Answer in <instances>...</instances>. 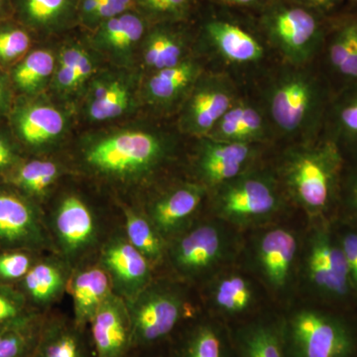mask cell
<instances>
[{
  "instance_id": "d4e9b609",
  "label": "cell",
  "mask_w": 357,
  "mask_h": 357,
  "mask_svg": "<svg viewBox=\"0 0 357 357\" xmlns=\"http://www.w3.org/2000/svg\"><path fill=\"white\" fill-rule=\"evenodd\" d=\"M79 0H11L13 18L33 35L50 36L77 22Z\"/></svg>"
},
{
  "instance_id": "f35d334b",
  "label": "cell",
  "mask_w": 357,
  "mask_h": 357,
  "mask_svg": "<svg viewBox=\"0 0 357 357\" xmlns=\"http://www.w3.org/2000/svg\"><path fill=\"white\" fill-rule=\"evenodd\" d=\"M43 253L27 249L0 250V282L16 286Z\"/></svg>"
},
{
  "instance_id": "2e32d148",
  "label": "cell",
  "mask_w": 357,
  "mask_h": 357,
  "mask_svg": "<svg viewBox=\"0 0 357 357\" xmlns=\"http://www.w3.org/2000/svg\"><path fill=\"white\" fill-rule=\"evenodd\" d=\"M96 261L109 275L115 295L126 303L142 292L158 274L151 263L129 243L121 225L103 244Z\"/></svg>"
},
{
  "instance_id": "5bb4252c",
  "label": "cell",
  "mask_w": 357,
  "mask_h": 357,
  "mask_svg": "<svg viewBox=\"0 0 357 357\" xmlns=\"http://www.w3.org/2000/svg\"><path fill=\"white\" fill-rule=\"evenodd\" d=\"M237 100L229 77L204 73L180 107L178 128L188 135L206 137Z\"/></svg>"
},
{
  "instance_id": "8d00e7d4",
  "label": "cell",
  "mask_w": 357,
  "mask_h": 357,
  "mask_svg": "<svg viewBox=\"0 0 357 357\" xmlns=\"http://www.w3.org/2000/svg\"><path fill=\"white\" fill-rule=\"evenodd\" d=\"M328 54L338 73L357 79V24L347 25L335 35Z\"/></svg>"
},
{
  "instance_id": "836d02e7",
  "label": "cell",
  "mask_w": 357,
  "mask_h": 357,
  "mask_svg": "<svg viewBox=\"0 0 357 357\" xmlns=\"http://www.w3.org/2000/svg\"><path fill=\"white\" fill-rule=\"evenodd\" d=\"M45 314L0 330V357H31L38 342Z\"/></svg>"
},
{
  "instance_id": "6da1fadb",
  "label": "cell",
  "mask_w": 357,
  "mask_h": 357,
  "mask_svg": "<svg viewBox=\"0 0 357 357\" xmlns=\"http://www.w3.org/2000/svg\"><path fill=\"white\" fill-rule=\"evenodd\" d=\"M175 151V141L159 129L129 124L86 133L67 162L73 175L109 192L110 198L139 204Z\"/></svg>"
},
{
  "instance_id": "e0dca14e",
  "label": "cell",
  "mask_w": 357,
  "mask_h": 357,
  "mask_svg": "<svg viewBox=\"0 0 357 357\" xmlns=\"http://www.w3.org/2000/svg\"><path fill=\"white\" fill-rule=\"evenodd\" d=\"M102 61L89 43L70 40L61 45L49 88L53 100L67 109H76L89 82L102 69Z\"/></svg>"
},
{
  "instance_id": "7a4b0ae2",
  "label": "cell",
  "mask_w": 357,
  "mask_h": 357,
  "mask_svg": "<svg viewBox=\"0 0 357 357\" xmlns=\"http://www.w3.org/2000/svg\"><path fill=\"white\" fill-rule=\"evenodd\" d=\"M64 182L43 206L45 223L56 255L70 269L93 262L121 225L119 206L105 208L76 185Z\"/></svg>"
},
{
  "instance_id": "ee69618b",
  "label": "cell",
  "mask_w": 357,
  "mask_h": 357,
  "mask_svg": "<svg viewBox=\"0 0 357 357\" xmlns=\"http://www.w3.org/2000/svg\"><path fill=\"white\" fill-rule=\"evenodd\" d=\"M338 241L347 259L351 294H356L357 297V230L344 232Z\"/></svg>"
},
{
  "instance_id": "603a6c76",
  "label": "cell",
  "mask_w": 357,
  "mask_h": 357,
  "mask_svg": "<svg viewBox=\"0 0 357 357\" xmlns=\"http://www.w3.org/2000/svg\"><path fill=\"white\" fill-rule=\"evenodd\" d=\"M95 357H126L132 351V331L126 301L112 294L89 324Z\"/></svg>"
},
{
  "instance_id": "ffe728a7",
  "label": "cell",
  "mask_w": 357,
  "mask_h": 357,
  "mask_svg": "<svg viewBox=\"0 0 357 357\" xmlns=\"http://www.w3.org/2000/svg\"><path fill=\"white\" fill-rule=\"evenodd\" d=\"M72 273L73 270L60 256L46 252L14 287L22 294L33 311L46 314L68 293Z\"/></svg>"
},
{
  "instance_id": "ac0fdd59",
  "label": "cell",
  "mask_w": 357,
  "mask_h": 357,
  "mask_svg": "<svg viewBox=\"0 0 357 357\" xmlns=\"http://www.w3.org/2000/svg\"><path fill=\"white\" fill-rule=\"evenodd\" d=\"M148 20L136 9L100 23L93 29L89 44L110 66L137 69L139 52L146 34Z\"/></svg>"
},
{
  "instance_id": "c3c4849f",
  "label": "cell",
  "mask_w": 357,
  "mask_h": 357,
  "mask_svg": "<svg viewBox=\"0 0 357 357\" xmlns=\"http://www.w3.org/2000/svg\"><path fill=\"white\" fill-rule=\"evenodd\" d=\"M349 201L352 210L357 215V175L352 178L349 188Z\"/></svg>"
},
{
  "instance_id": "30bf717a",
  "label": "cell",
  "mask_w": 357,
  "mask_h": 357,
  "mask_svg": "<svg viewBox=\"0 0 357 357\" xmlns=\"http://www.w3.org/2000/svg\"><path fill=\"white\" fill-rule=\"evenodd\" d=\"M295 357H351L356 337L342 319L314 309L294 312L286 326Z\"/></svg>"
},
{
  "instance_id": "9a60e30c",
  "label": "cell",
  "mask_w": 357,
  "mask_h": 357,
  "mask_svg": "<svg viewBox=\"0 0 357 357\" xmlns=\"http://www.w3.org/2000/svg\"><path fill=\"white\" fill-rule=\"evenodd\" d=\"M305 273L312 288L326 299H344L351 294L344 250L325 225H317L309 237Z\"/></svg>"
},
{
  "instance_id": "3957f363",
  "label": "cell",
  "mask_w": 357,
  "mask_h": 357,
  "mask_svg": "<svg viewBox=\"0 0 357 357\" xmlns=\"http://www.w3.org/2000/svg\"><path fill=\"white\" fill-rule=\"evenodd\" d=\"M340 169L342 156L335 143L303 141L281 157L277 178L284 194L318 222L332 206Z\"/></svg>"
},
{
  "instance_id": "52a82bcc",
  "label": "cell",
  "mask_w": 357,
  "mask_h": 357,
  "mask_svg": "<svg viewBox=\"0 0 357 357\" xmlns=\"http://www.w3.org/2000/svg\"><path fill=\"white\" fill-rule=\"evenodd\" d=\"M321 102V89L316 79L302 67L292 66L268 88V121L286 137H306L318 119Z\"/></svg>"
},
{
  "instance_id": "cb8c5ba5",
  "label": "cell",
  "mask_w": 357,
  "mask_h": 357,
  "mask_svg": "<svg viewBox=\"0 0 357 357\" xmlns=\"http://www.w3.org/2000/svg\"><path fill=\"white\" fill-rule=\"evenodd\" d=\"M67 160L49 156L26 157L1 182L13 185L43 208L61 184L72 176Z\"/></svg>"
},
{
  "instance_id": "681fc988",
  "label": "cell",
  "mask_w": 357,
  "mask_h": 357,
  "mask_svg": "<svg viewBox=\"0 0 357 357\" xmlns=\"http://www.w3.org/2000/svg\"><path fill=\"white\" fill-rule=\"evenodd\" d=\"M13 17L11 0H0V22Z\"/></svg>"
},
{
  "instance_id": "ba28073f",
  "label": "cell",
  "mask_w": 357,
  "mask_h": 357,
  "mask_svg": "<svg viewBox=\"0 0 357 357\" xmlns=\"http://www.w3.org/2000/svg\"><path fill=\"white\" fill-rule=\"evenodd\" d=\"M142 81L139 70L102 67L89 82L77 109L91 124L128 117L142 105Z\"/></svg>"
},
{
  "instance_id": "bcb514c9",
  "label": "cell",
  "mask_w": 357,
  "mask_h": 357,
  "mask_svg": "<svg viewBox=\"0 0 357 357\" xmlns=\"http://www.w3.org/2000/svg\"><path fill=\"white\" fill-rule=\"evenodd\" d=\"M13 91L10 77L0 69V117L10 114L13 107Z\"/></svg>"
},
{
  "instance_id": "f6af8a7d",
  "label": "cell",
  "mask_w": 357,
  "mask_h": 357,
  "mask_svg": "<svg viewBox=\"0 0 357 357\" xmlns=\"http://www.w3.org/2000/svg\"><path fill=\"white\" fill-rule=\"evenodd\" d=\"M338 124L347 136L357 137V95L340 107L338 112Z\"/></svg>"
},
{
  "instance_id": "4dcf8cb0",
  "label": "cell",
  "mask_w": 357,
  "mask_h": 357,
  "mask_svg": "<svg viewBox=\"0 0 357 357\" xmlns=\"http://www.w3.org/2000/svg\"><path fill=\"white\" fill-rule=\"evenodd\" d=\"M267 121L261 110L255 105L237 100L206 137L227 142L255 144L266 138Z\"/></svg>"
},
{
  "instance_id": "74e56055",
  "label": "cell",
  "mask_w": 357,
  "mask_h": 357,
  "mask_svg": "<svg viewBox=\"0 0 357 357\" xmlns=\"http://www.w3.org/2000/svg\"><path fill=\"white\" fill-rule=\"evenodd\" d=\"M195 0H134V7L148 22L175 23L189 15Z\"/></svg>"
},
{
  "instance_id": "4316f807",
  "label": "cell",
  "mask_w": 357,
  "mask_h": 357,
  "mask_svg": "<svg viewBox=\"0 0 357 357\" xmlns=\"http://www.w3.org/2000/svg\"><path fill=\"white\" fill-rule=\"evenodd\" d=\"M170 24L156 23L148 28L138 58L141 67L148 72L174 67L191 56L185 35Z\"/></svg>"
},
{
  "instance_id": "d590c367",
  "label": "cell",
  "mask_w": 357,
  "mask_h": 357,
  "mask_svg": "<svg viewBox=\"0 0 357 357\" xmlns=\"http://www.w3.org/2000/svg\"><path fill=\"white\" fill-rule=\"evenodd\" d=\"M244 357H284L280 333L273 326L255 324L241 337Z\"/></svg>"
},
{
  "instance_id": "f907efd6",
  "label": "cell",
  "mask_w": 357,
  "mask_h": 357,
  "mask_svg": "<svg viewBox=\"0 0 357 357\" xmlns=\"http://www.w3.org/2000/svg\"><path fill=\"white\" fill-rule=\"evenodd\" d=\"M223 4L234 6H249L257 3L260 0H218Z\"/></svg>"
},
{
  "instance_id": "7402d4cb",
  "label": "cell",
  "mask_w": 357,
  "mask_h": 357,
  "mask_svg": "<svg viewBox=\"0 0 357 357\" xmlns=\"http://www.w3.org/2000/svg\"><path fill=\"white\" fill-rule=\"evenodd\" d=\"M204 73L203 65L192 56L174 67L150 73L142 81L141 100L158 112L181 107Z\"/></svg>"
},
{
  "instance_id": "d6986e66",
  "label": "cell",
  "mask_w": 357,
  "mask_h": 357,
  "mask_svg": "<svg viewBox=\"0 0 357 357\" xmlns=\"http://www.w3.org/2000/svg\"><path fill=\"white\" fill-rule=\"evenodd\" d=\"M255 154V144L199 138L194 160L196 181L210 192L249 170Z\"/></svg>"
},
{
  "instance_id": "816d5d0a",
  "label": "cell",
  "mask_w": 357,
  "mask_h": 357,
  "mask_svg": "<svg viewBox=\"0 0 357 357\" xmlns=\"http://www.w3.org/2000/svg\"><path fill=\"white\" fill-rule=\"evenodd\" d=\"M354 1H356V2H357V0H354Z\"/></svg>"
},
{
  "instance_id": "ab89813d",
  "label": "cell",
  "mask_w": 357,
  "mask_h": 357,
  "mask_svg": "<svg viewBox=\"0 0 357 357\" xmlns=\"http://www.w3.org/2000/svg\"><path fill=\"white\" fill-rule=\"evenodd\" d=\"M180 357H223L218 331L208 324L197 326L185 340Z\"/></svg>"
},
{
  "instance_id": "484cf974",
  "label": "cell",
  "mask_w": 357,
  "mask_h": 357,
  "mask_svg": "<svg viewBox=\"0 0 357 357\" xmlns=\"http://www.w3.org/2000/svg\"><path fill=\"white\" fill-rule=\"evenodd\" d=\"M68 293L73 300V321L83 330L98 307L114 294L109 275L96 260L73 271Z\"/></svg>"
},
{
  "instance_id": "b9f144b4",
  "label": "cell",
  "mask_w": 357,
  "mask_h": 357,
  "mask_svg": "<svg viewBox=\"0 0 357 357\" xmlns=\"http://www.w3.org/2000/svg\"><path fill=\"white\" fill-rule=\"evenodd\" d=\"M24 152L14 135L0 131V182L26 158Z\"/></svg>"
},
{
  "instance_id": "277c9868",
  "label": "cell",
  "mask_w": 357,
  "mask_h": 357,
  "mask_svg": "<svg viewBox=\"0 0 357 357\" xmlns=\"http://www.w3.org/2000/svg\"><path fill=\"white\" fill-rule=\"evenodd\" d=\"M210 192L215 218L239 229L270 222L283 206L284 192L278 178L252 168Z\"/></svg>"
},
{
  "instance_id": "60d3db41",
  "label": "cell",
  "mask_w": 357,
  "mask_h": 357,
  "mask_svg": "<svg viewBox=\"0 0 357 357\" xmlns=\"http://www.w3.org/2000/svg\"><path fill=\"white\" fill-rule=\"evenodd\" d=\"M14 286L0 282V330L38 316Z\"/></svg>"
},
{
  "instance_id": "f546056e",
  "label": "cell",
  "mask_w": 357,
  "mask_h": 357,
  "mask_svg": "<svg viewBox=\"0 0 357 357\" xmlns=\"http://www.w3.org/2000/svg\"><path fill=\"white\" fill-rule=\"evenodd\" d=\"M115 203L121 211L122 229L126 238L158 272L165 264L166 241L139 204L123 201Z\"/></svg>"
},
{
  "instance_id": "7dc6e473",
  "label": "cell",
  "mask_w": 357,
  "mask_h": 357,
  "mask_svg": "<svg viewBox=\"0 0 357 357\" xmlns=\"http://www.w3.org/2000/svg\"><path fill=\"white\" fill-rule=\"evenodd\" d=\"M297 4L306 8H328L335 3L337 0H295Z\"/></svg>"
},
{
  "instance_id": "7c38bea8",
  "label": "cell",
  "mask_w": 357,
  "mask_h": 357,
  "mask_svg": "<svg viewBox=\"0 0 357 357\" xmlns=\"http://www.w3.org/2000/svg\"><path fill=\"white\" fill-rule=\"evenodd\" d=\"M262 22L270 43L291 66L303 67L316 53L321 26L309 8L299 4H275Z\"/></svg>"
},
{
  "instance_id": "4fadbf2b",
  "label": "cell",
  "mask_w": 357,
  "mask_h": 357,
  "mask_svg": "<svg viewBox=\"0 0 357 357\" xmlns=\"http://www.w3.org/2000/svg\"><path fill=\"white\" fill-rule=\"evenodd\" d=\"M208 191L199 182H180L148 192L138 204L167 243L198 220Z\"/></svg>"
},
{
  "instance_id": "83f0119b",
  "label": "cell",
  "mask_w": 357,
  "mask_h": 357,
  "mask_svg": "<svg viewBox=\"0 0 357 357\" xmlns=\"http://www.w3.org/2000/svg\"><path fill=\"white\" fill-rule=\"evenodd\" d=\"M84 331L62 314H45L31 357H89Z\"/></svg>"
},
{
  "instance_id": "8992f818",
  "label": "cell",
  "mask_w": 357,
  "mask_h": 357,
  "mask_svg": "<svg viewBox=\"0 0 357 357\" xmlns=\"http://www.w3.org/2000/svg\"><path fill=\"white\" fill-rule=\"evenodd\" d=\"M222 222L199 218L167 243L164 266L174 278L190 286L215 273L229 255L230 239Z\"/></svg>"
},
{
  "instance_id": "8fae6325",
  "label": "cell",
  "mask_w": 357,
  "mask_h": 357,
  "mask_svg": "<svg viewBox=\"0 0 357 357\" xmlns=\"http://www.w3.org/2000/svg\"><path fill=\"white\" fill-rule=\"evenodd\" d=\"M55 252L43 208L13 185L0 182V250Z\"/></svg>"
},
{
  "instance_id": "d6a6232c",
  "label": "cell",
  "mask_w": 357,
  "mask_h": 357,
  "mask_svg": "<svg viewBox=\"0 0 357 357\" xmlns=\"http://www.w3.org/2000/svg\"><path fill=\"white\" fill-rule=\"evenodd\" d=\"M208 299L211 306L223 314H243L255 305V289L243 275H220L208 285Z\"/></svg>"
},
{
  "instance_id": "7bdbcfd3",
  "label": "cell",
  "mask_w": 357,
  "mask_h": 357,
  "mask_svg": "<svg viewBox=\"0 0 357 357\" xmlns=\"http://www.w3.org/2000/svg\"><path fill=\"white\" fill-rule=\"evenodd\" d=\"M131 9H135L134 0H102L98 10L91 18L88 29L93 31L100 23Z\"/></svg>"
},
{
  "instance_id": "5b68a950",
  "label": "cell",
  "mask_w": 357,
  "mask_h": 357,
  "mask_svg": "<svg viewBox=\"0 0 357 357\" xmlns=\"http://www.w3.org/2000/svg\"><path fill=\"white\" fill-rule=\"evenodd\" d=\"M187 284L157 274L151 283L126 303L132 331V351L151 347L170 335L192 307Z\"/></svg>"
},
{
  "instance_id": "44dd1931",
  "label": "cell",
  "mask_w": 357,
  "mask_h": 357,
  "mask_svg": "<svg viewBox=\"0 0 357 357\" xmlns=\"http://www.w3.org/2000/svg\"><path fill=\"white\" fill-rule=\"evenodd\" d=\"M298 250L297 236L286 227H271L258 236L256 264L267 285L275 292L286 290L290 285Z\"/></svg>"
},
{
  "instance_id": "9c48e42d",
  "label": "cell",
  "mask_w": 357,
  "mask_h": 357,
  "mask_svg": "<svg viewBox=\"0 0 357 357\" xmlns=\"http://www.w3.org/2000/svg\"><path fill=\"white\" fill-rule=\"evenodd\" d=\"M66 107L44 95L24 96L9 116L14 137L32 156H49L62 146L70 130Z\"/></svg>"
},
{
  "instance_id": "f1b7e54d",
  "label": "cell",
  "mask_w": 357,
  "mask_h": 357,
  "mask_svg": "<svg viewBox=\"0 0 357 357\" xmlns=\"http://www.w3.org/2000/svg\"><path fill=\"white\" fill-rule=\"evenodd\" d=\"M204 31L211 47L229 64H255L264 58L261 43L241 26L227 21L213 20L206 25Z\"/></svg>"
},
{
  "instance_id": "e575fe53",
  "label": "cell",
  "mask_w": 357,
  "mask_h": 357,
  "mask_svg": "<svg viewBox=\"0 0 357 357\" xmlns=\"http://www.w3.org/2000/svg\"><path fill=\"white\" fill-rule=\"evenodd\" d=\"M32 33L13 17L0 22V66L17 64L32 46Z\"/></svg>"
},
{
  "instance_id": "1f68e13d",
  "label": "cell",
  "mask_w": 357,
  "mask_h": 357,
  "mask_svg": "<svg viewBox=\"0 0 357 357\" xmlns=\"http://www.w3.org/2000/svg\"><path fill=\"white\" fill-rule=\"evenodd\" d=\"M56 66V51L38 48L28 52L13 66L9 77L14 91L24 96L44 95L50 88Z\"/></svg>"
}]
</instances>
